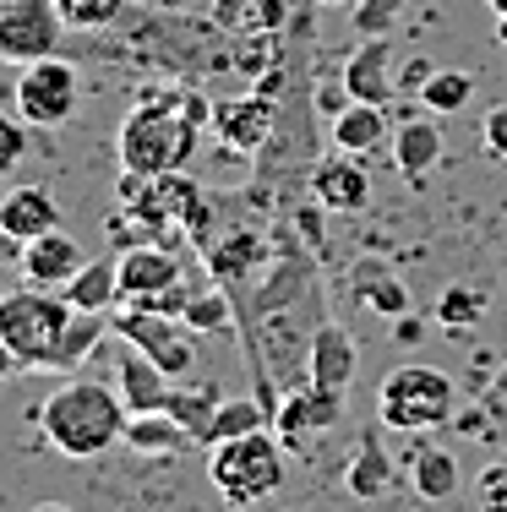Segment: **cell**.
<instances>
[{"label": "cell", "instance_id": "6da1fadb", "mask_svg": "<svg viewBox=\"0 0 507 512\" xmlns=\"http://www.w3.org/2000/svg\"><path fill=\"white\" fill-rule=\"evenodd\" d=\"M322 322H328V295H322L317 262L289 229H279V251H273L268 273L235 300L240 344H246L251 376H257V398L268 409H279L289 387H306L311 338Z\"/></svg>", "mask_w": 507, "mask_h": 512}, {"label": "cell", "instance_id": "7a4b0ae2", "mask_svg": "<svg viewBox=\"0 0 507 512\" xmlns=\"http://www.w3.org/2000/svg\"><path fill=\"white\" fill-rule=\"evenodd\" d=\"M202 126H213L208 99L175 93V88H148L126 109V120H120V131H115L120 169H131V175H175V169H186V158L197 153Z\"/></svg>", "mask_w": 507, "mask_h": 512}, {"label": "cell", "instance_id": "3957f363", "mask_svg": "<svg viewBox=\"0 0 507 512\" xmlns=\"http://www.w3.org/2000/svg\"><path fill=\"white\" fill-rule=\"evenodd\" d=\"M126 398L110 382H88V376H71L66 387H55L39 409L44 442L66 458H104L115 442H126Z\"/></svg>", "mask_w": 507, "mask_h": 512}, {"label": "cell", "instance_id": "277c9868", "mask_svg": "<svg viewBox=\"0 0 507 512\" xmlns=\"http://www.w3.org/2000/svg\"><path fill=\"white\" fill-rule=\"evenodd\" d=\"M453 409H458L453 376L442 365H426V360L393 365L377 387V420H382V431H398V436H420V431H437V425H453Z\"/></svg>", "mask_w": 507, "mask_h": 512}, {"label": "cell", "instance_id": "5b68a950", "mask_svg": "<svg viewBox=\"0 0 507 512\" xmlns=\"http://www.w3.org/2000/svg\"><path fill=\"white\" fill-rule=\"evenodd\" d=\"M284 474H289V453L273 431H251L208 447V480L229 507H257L268 496H279Z\"/></svg>", "mask_w": 507, "mask_h": 512}, {"label": "cell", "instance_id": "8992f818", "mask_svg": "<svg viewBox=\"0 0 507 512\" xmlns=\"http://www.w3.org/2000/svg\"><path fill=\"white\" fill-rule=\"evenodd\" d=\"M71 316H77V306L60 289H39V284L11 289V295H0V344L22 365H44L50 371Z\"/></svg>", "mask_w": 507, "mask_h": 512}, {"label": "cell", "instance_id": "52a82bcc", "mask_svg": "<svg viewBox=\"0 0 507 512\" xmlns=\"http://www.w3.org/2000/svg\"><path fill=\"white\" fill-rule=\"evenodd\" d=\"M110 333L137 344L169 382H186L197 376V338L180 316H159V311H142V306H115L110 311Z\"/></svg>", "mask_w": 507, "mask_h": 512}, {"label": "cell", "instance_id": "ba28073f", "mask_svg": "<svg viewBox=\"0 0 507 512\" xmlns=\"http://www.w3.org/2000/svg\"><path fill=\"white\" fill-rule=\"evenodd\" d=\"M11 104L28 126L50 131V126H66L82 104V71L71 66L66 55H44L33 66L17 71V88H11Z\"/></svg>", "mask_w": 507, "mask_h": 512}, {"label": "cell", "instance_id": "9c48e42d", "mask_svg": "<svg viewBox=\"0 0 507 512\" xmlns=\"http://www.w3.org/2000/svg\"><path fill=\"white\" fill-rule=\"evenodd\" d=\"M66 17L55 0H0V60L6 66H33L44 55H60Z\"/></svg>", "mask_w": 507, "mask_h": 512}, {"label": "cell", "instance_id": "30bf717a", "mask_svg": "<svg viewBox=\"0 0 507 512\" xmlns=\"http://www.w3.org/2000/svg\"><path fill=\"white\" fill-rule=\"evenodd\" d=\"M344 398L338 387H322V382H306V387H289L279 398V409H273V436L284 442V453H295V447H306L311 436L333 431L338 420H344Z\"/></svg>", "mask_w": 507, "mask_h": 512}, {"label": "cell", "instance_id": "8fae6325", "mask_svg": "<svg viewBox=\"0 0 507 512\" xmlns=\"http://www.w3.org/2000/svg\"><path fill=\"white\" fill-rule=\"evenodd\" d=\"M213 137L229 153L262 158L268 142L279 137V104H273V93L257 88V93H240V99H219L213 104Z\"/></svg>", "mask_w": 507, "mask_h": 512}, {"label": "cell", "instance_id": "7c38bea8", "mask_svg": "<svg viewBox=\"0 0 507 512\" xmlns=\"http://www.w3.org/2000/svg\"><path fill=\"white\" fill-rule=\"evenodd\" d=\"M338 77H344V88H349V104H382V109H388L393 93H398L393 39H388V33H371V39H360L355 50L344 55Z\"/></svg>", "mask_w": 507, "mask_h": 512}, {"label": "cell", "instance_id": "4fadbf2b", "mask_svg": "<svg viewBox=\"0 0 507 512\" xmlns=\"http://www.w3.org/2000/svg\"><path fill=\"white\" fill-rule=\"evenodd\" d=\"M180 278H186L180 256L169 246H159V240L126 246V251H120V306H148L159 289L180 284Z\"/></svg>", "mask_w": 507, "mask_h": 512}, {"label": "cell", "instance_id": "5bb4252c", "mask_svg": "<svg viewBox=\"0 0 507 512\" xmlns=\"http://www.w3.org/2000/svg\"><path fill=\"white\" fill-rule=\"evenodd\" d=\"M311 202L322 213H360L371 202V175L355 153H333L322 164H311Z\"/></svg>", "mask_w": 507, "mask_h": 512}, {"label": "cell", "instance_id": "9a60e30c", "mask_svg": "<svg viewBox=\"0 0 507 512\" xmlns=\"http://www.w3.org/2000/svg\"><path fill=\"white\" fill-rule=\"evenodd\" d=\"M17 267H22V284H39V289H66L82 267V246L66 235V229H50V235L17 246Z\"/></svg>", "mask_w": 507, "mask_h": 512}, {"label": "cell", "instance_id": "2e32d148", "mask_svg": "<svg viewBox=\"0 0 507 512\" xmlns=\"http://www.w3.org/2000/svg\"><path fill=\"white\" fill-rule=\"evenodd\" d=\"M50 229H60V207L44 186L0 191V235H6L11 246H28V240L50 235Z\"/></svg>", "mask_w": 507, "mask_h": 512}, {"label": "cell", "instance_id": "e0dca14e", "mask_svg": "<svg viewBox=\"0 0 507 512\" xmlns=\"http://www.w3.org/2000/svg\"><path fill=\"white\" fill-rule=\"evenodd\" d=\"M355 371H360V349L355 338L344 333V327L322 322L317 338H311V360H306V382H322V387H338V393H349L355 387Z\"/></svg>", "mask_w": 507, "mask_h": 512}, {"label": "cell", "instance_id": "ac0fdd59", "mask_svg": "<svg viewBox=\"0 0 507 512\" xmlns=\"http://www.w3.org/2000/svg\"><path fill=\"white\" fill-rule=\"evenodd\" d=\"M115 393L126 398V409H131V414L164 409V398H169V376H164L148 355H142L137 344H126V338H120V355H115Z\"/></svg>", "mask_w": 507, "mask_h": 512}, {"label": "cell", "instance_id": "d6986e66", "mask_svg": "<svg viewBox=\"0 0 507 512\" xmlns=\"http://www.w3.org/2000/svg\"><path fill=\"white\" fill-rule=\"evenodd\" d=\"M393 164H398V175L426 180L431 169L442 164V126H437V120H420V115L398 120V131H393Z\"/></svg>", "mask_w": 507, "mask_h": 512}, {"label": "cell", "instance_id": "ffe728a7", "mask_svg": "<svg viewBox=\"0 0 507 512\" xmlns=\"http://www.w3.org/2000/svg\"><path fill=\"white\" fill-rule=\"evenodd\" d=\"M382 142H388V109L382 104H349L333 115V148L338 153L371 158V153H382Z\"/></svg>", "mask_w": 507, "mask_h": 512}, {"label": "cell", "instance_id": "44dd1931", "mask_svg": "<svg viewBox=\"0 0 507 512\" xmlns=\"http://www.w3.org/2000/svg\"><path fill=\"white\" fill-rule=\"evenodd\" d=\"M60 295L77 311H115L120 306V256H93V262H82L77 278H71Z\"/></svg>", "mask_w": 507, "mask_h": 512}, {"label": "cell", "instance_id": "7402d4cb", "mask_svg": "<svg viewBox=\"0 0 507 512\" xmlns=\"http://www.w3.org/2000/svg\"><path fill=\"white\" fill-rule=\"evenodd\" d=\"M219 404H224V393H219V382H208V376L169 382V398H164V409L186 425L191 442H202V431H208V420H213V409H219Z\"/></svg>", "mask_w": 507, "mask_h": 512}, {"label": "cell", "instance_id": "603a6c76", "mask_svg": "<svg viewBox=\"0 0 507 512\" xmlns=\"http://www.w3.org/2000/svg\"><path fill=\"white\" fill-rule=\"evenodd\" d=\"M344 491L360 496V502H377V496L393 491V458L382 453L377 431H366V436L355 442V463L344 469Z\"/></svg>", "mask_w": 507, "mask_h": 512}, {"label": "cell", "instance_id": "cb8c5ba5", "mask_svg": "<svg viewBox=\"0 0 507 512\" xmlns=\"http://www.w3.org/2000/svg\"><path fill=\"white\" fill-rule=\"evenodd\" d=\"M126 442H131V453L169 458V453H180L191 436H186V425H180L169 409H148V414H126Z\"/></svg>", "mask_w": 507, "mask_h": 512}, {"label": "cell", "instance_id": "d4e9b609", "mask_svg": "<svg viewBox=\"0 0 507 512\" xmlns=\"http://www.w3.org/2000/svg\"><path fill=\"white\" fill-rule=\"evenodd\" d=\"M409 485H415V496L431 507L448 502L458 491V458L448 447H415V453H409Z\"/></svg>", "mask_w": 507, "mask_h": 512}, {"label": "cell", "instance_id": "484cf974", "mask_svg": "<svg viewBox=\"0 0 507 512\" xmlns=\"http://www.w3.org/2000/svg\"><path fill=\"white\" fill-rule=\"evenodd\" d=\"M251 431H273V409L262 398H224L213 409L208 431H202V447L213 442H235V436H251Z\"/></svg>", "mask_w": 507, "mask_h": 512}, {"label": "cell", "instance_id": "4316f807", "mask_svg": "<svg viewBox=\"0 0 507 512\" xmlns=\"http://www.w3.org/2000/svg\"><path fill=\"white\" fill-rule=\"evenodd\" d=\"M469 99H475V77L464 66H437L420 88L426 115H458V109H469Z\"/></svg>", "mask_w": 507, "mask_h": 512}, {"label": "cell", "instance_id": "83f0119b", "mask_svg": "<svg viewBox=\"0 0 507 512\" xmlns=\"http://www.w3.org/2000/svg\"><path fill=\"white\" fill-rule=\"evenodd\" d=\"M104 333H110V311H77L66 327V338H60V355H55L50 371H77V365L99 349Z\"/></svg>", "mask_w": 507, "mask_h": 512}, {"label": "cell", "instance_id": "f1b7e54d", "mask_svg": "<svg viewBox=\"0 0 507 512\" xmlns=\"http://www.w3.org/2000/svg\"><path fill=\"white\" fill-rule=\"evenodd\" d=\"M464 436H491V442H507V371L486 387V398L475 404V414L453 420Z\"/></svg>", "mask_w": 507, "mask_h": 512}, {"label": "cell", "instance_id": "f546056e", "mask_svg": "<svg viewBox=\"0 0 507 512\" xmlns=\"http://www.w3.org/2000/svg\"><path fill=\"white\" fill-rule=\"evenodd\" d=\"M486 289L475 284H448L437 300V322L448 327V333H469V327H480V316H486Z\"/></svg>", "mask_w": 507, "mask_h": 512}, {"label": "cell", "instance_id": "4dcf8cb0", "mask_svg": "<svg viewBox=\"0 0 507 512\" xmlns=\"http://www.w3.org/2000/svg\"><path fill=\"white\" fill-rule=\"evenodd\" d=\"M180 322H186L191 333H229V327H235V300H229L219 284H208V289L191 295V306H186Z\"/></svg>", "mask_w": 507, "mask_h": 512}, {"label": "cell", "instance_id": "1f68e13d", "mask_svg": "<svg viewBox=\"0 0 507 512\" xmlns=\"http://www.w3.org/2000/svg\"><path fill=\"white\" fill-rule=\"evenodd\" d=\"M55 6H60V17H66L71 33H104L126 17L131 0H55Z\"/></svg>", "mask_w": 507, "mask_h": 512}, {"label": "cell", "instance_id": "d6a6232c", "mask_svg": "<svg viewBox=\"0 0 507 512\" xmlns=\"http://www.w3.org/2000/svg\"><path fill=\"white\" fill-rule=\"evenodd\" d=\"M213 28H219L224 39L262 33V0H213Z\"/></svg>", "mask_w": 507, "mask_h": 512}, {"label": "cell", "instance_id": "836d02e7", "mask_svg": "<svg viewBox=\"0 0 507 512\" xmlns=\"http://www.w3.org/2000/svg\"><path fill=\"white\" fill-rule=\"evenodd\" d=\"M409 0H355L349 6V28L360 33V39H371V33H393V22L404 17Z\"/></svg>", "mask_w": 507, "mask_h": 512}, {"label": "cell", "instance_id": "e575fe53", "mask_svg": "<svg viewBox=\"0 0 507 512\" xmlns=\"http://www.w3.org/2000/svg\"><path fill=\"white\" fill-rule=\"evenodd\" d=\"M366 278H371V284L360 289V295H366V306L377 311V316H404L409 311V289L398 284V278L377 273V267H366Z\"/></svg>", "mask_w": 507, "mask_h": 512}, {"label": "cell", "instance_id": "d590c367", "mask_svg": "<svg viewBox=\"0 0 507 512\" xmlns=\"http://www.w3.org/2000/svg\"><path fill=\"white\" fill-rule=\"evenodd\" d=\"M22 158H28V120L0 109V180H6Z\"/></svg>", "mask_w": 507, "mask_h": 512}, {"label": "cell", "instance_id": "8d00e7d4", "mask_svg": "<svg viewBox=\"0 0 507 512\" xmlns=\"http://www.w3.org/2000/svg\"><path fill=\"white\" fill-rule=\"evenodd\" d=\"M475 507L480 512H507V458L486 463L475 474Z\"/></svg>", "mask_w": 507, "mask_h": 512}, {"label": "cell", "instance_id": "74e56055", "mask_svg": "<svg viewBox=\"0 0 507 512\" xmlns=\"http://www.w3.org/2000/svg\"><path fill=\"white\" fill-rule=\"evenodd\" d=\"M480 142H486L491 158H502V164H507V104H497V109L486 115V126H480Z\"/></svg>", "mask_w": 507, "mask_h": 512}, {"label": "cell", "instance_id": "f35d334b", "mask_svg": "<svg viewBox=\"0 0 507 512\" xmlns=\"http://www.w3.org/2000/svg\"><path fill=\"white\" fill-rule=\"evenodd\" d=\"M431 71H437V66H431V60H409V66L404 71H398V88H426V77H431Z\"/></svg>", "mask_w": 507, "mask_h": 512}, {"label": "cell", "instance_id": "ab89813d", "mask_svg": "<svg viewBox=\"0 0 507 512\" xmlns=\"http://www.w3.org/2000/svg\"><path fill=\"white\" fill-rule=\"evenodd\" d=\"M17 371H28V365H22V360L11 355L6 344H0V382H11V376H17Z\"/></svg>", "mask_w": 507, "mask_h": 512}, {"label": "cell", "instance_id": "60d3db41", "mask_svg": "<svg viewBox=\"0 0 507 512\" xmlns=\"http://www.w3.org/2000/svg\"><path fill=\"white\" fill-rule=\"evenodd\" d=\"M398 338H404V344H415V338H420V322H415V316H398Z\"/></svg>", "mask_w": 507, "mask_h": 512}, {"label": "cell", "instance_id": "b9f144b4", "mask_svg": "<svg viewBox=\"0 0 507 512\" xmlns=\"http://www.w3.org/2000/svg\"><path fill=\"white\" fill-rule=\"evenodd\" d=\"M28 512H71L66 502H39V507H28Z\"/></svg>", "mask_w": 507, "mask_h": 512}, {"label": "cell", "instance_id": "7bdbcfd3", "mask_svg": "<svg viewBox=\"0 0 507 512\" xmlns=\"http://www.w3.org/2000/svg\"><path fill=\"white\" fill-rule=\"evenodd\" d=\"M317 6H355V0H317Z\"/></svg>", "mask_w": 507, "mask_h": 512}]
</instances>
